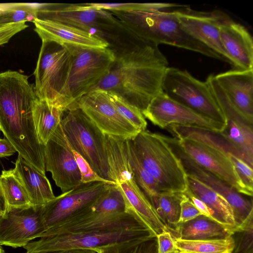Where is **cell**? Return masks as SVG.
Here are the masks:
<instances>
[{
  "mask_svg": "<svg viewBox=\"0 0 253 253\" xmlns=\"http://www.w3.org/2000/svg\"><path fill=\"white\" fill-rule=\"evenodd\" d=\"M7 211V206L0 185V220Z\"/></svg>",
  "mask_w": 253,
  "mask_h": 253,
  "instance_id": "obj_45",
  "label": "cell"
},
{
  "mask_svg": "<svg viewBox=\"0 0 253 253\" xmlns=\"http://www.w3.org/2000/svg\"><path fill=\"white\" fill-rule=\"evenodd\" d=\"M28 27L24 21L0 25V45L8 42L13 36Z\"/></svg>",
  "mask_w": 253,
  "mask_h": 253,
  "instance_id": "obj_39",
  "label": "cell"
},
{
  "mask_svg": "<svg viewBox=\"0 0 253 253\" xmlns=\"http://www.w3.org/2000/svg\"><path fill=\"white\" fill-rule=\"evenodd\" d=\"M187 175L188 190L212 211L213 219L233 232L236 227L232 209L226 200L197 179Z\"/></svg>",
  "mask_w": 253,
  "mask_h": 253,
  "instance_id": "obj_25",
  "label": "cell"
},
{
  "mask_svg": "<svg viewBox=\"0 0 253 253\" xmlns=\"http://www.w3.org/2000/svg\"><path fill=\"white\" fill-rule=\"evenodd\" d=\"M184 193L163 192L150 200L162 221L173 238L179 224L180 203Z\"/></svg>",
  "mask_w": 253,
  "mask_h": 253,
  "instance_id": "obj_29",
  "label": "cell"
},
{
  "mask_svg": "<svg viewBox=\"0 0 253 253\" xmlns=\"http://www.w3.org/2000/svg\"><path fill=\"white\" fill-rule=\"evenodd\" d=\"M41 3H0V25L20 22H33L37 18Z\"/></svg>",
  "mask_w": 253,
  "mask_h": 253,
  "instance_id": "obj_33",
  "label": "cell"
},
{
  "mask_svg": "<svg viewBox=\"0 0 253 253\" xmlns=\"http://www.w3.org/2000/svg\"><path fill=\"white\" fill-rule=\"evenodd\" d=\"M110 185L102 182L82 183L62 193L41 208L44 231L78 215L92 205ZM114 185V184H113Z\"/></svg>",
  "mask_w": 253,
  "mask_h": 253,
  "instance_id": "obj_12",
  "label": "cell"
},
{
  "mask_svg": "<svg viewBox=\"0 0 253 253\" xmlns=\"http://www.w3.org/2000/svg\"><path fill=\"white\" fill-rule=\"evenodd\" d=\"M64 111L45 100L38 99L33 116L37 134L40 143L45 145L60 124Z\"/></svg>",
  "mask_w": 253,
  "mask_h": 253,
  "instance_id": "obj_28",
  "label": "cell"
},
{
  "mask_svg": "<svg viewBox=\"0 0 253 253\" xmlns=\"http://www.w3.org/2000/svg\"><path fill=\"white\" fill-rule=\"evenodd\" d=\"M174 239L179 253H231L234 247L231 236L223 239L211 240Z\"/></svg>",
  "mask_w": 253,
  "mask_h": 253,
  "instance_id": "obj_31",
  "label": "cell"
},
{
  "mask_svg": "<svg viewBox=\"0 0 253 253\" xmlns=\"http://www.w3.org/2000/svg\"><path fill=\"white\" fill-rule=\"evenodd\" d=\"M144 168L156 180L160 192H185L187 175L178 158L160 134L146 129L130 139Z\"/></svg>",
  "mask_w": 253,
  "mask_h": 253,
  "instance_id": "obj_4",
  "label": "cell"
},
{
  "mask_svg": "<svg viewBox=\"0 0 253 253\" xmlns=\"http://www.w3.org/2000/svg\"><path fill=\"white\" fill-rule=\"evenodd\" d=\"M60 125L71 149L80 154L99 176L112 181L104 146V134L99 129L78 107L69 110Z\"/></svg>",
  "mask_w": 253,
  "mask_h": 253,
  "instance_id": "obj_8",
  "label": "cell"
},
{
  "mask_svg": "<svg viewBox=\"0 0 253 253\" xmlns=\"http://www.w3.org/2000/svg\"><path fill=\"white\" fill-rule=\"evenodd\" d=\"M65 46L73 56L64 98L66 111L74 108L77 102L93 90L106 76L114 62L115 55L109 47Z\"/></svg>",
  "mask_w": 253,
  "mask_h": 253,
  "instance_id": "obj_7",
  "label": "cell"
},
{
  "mask_svg": "<svg viewBox=\"0 0 253 253\" xmlns=\"http://www.w3.org/2000/svg\"><path fill=\"white\" fill-rule=\"evenodd\" d=\"M237 174L246 188L251 192H253V168L242 160L232 155L229 156Z\"/></svg>",
  "mask_w": 253,
  "mask_h": 253,
  "instance_id": "obj_38",
  "label": "cell"
},
{
  "mask_svg": "<svg viewBox=\"0 0 253 253\" xmlns=\"http://www.w3.org/2000/svg\"><path fill=\"white\" fill-rule=\"evenodd\" d=\"M15 152L16 150L6 138H0V157L10 156Z\"/></svg>",
  "mask_w": 253,
  "mask_h": 253,
  "instance_id": "obj_43",
  "label": "cell"
},
{
  "mask_svg": "<svg viewBox=\"0 0 253 253\" xmlns=\"http://www.w3.org/2000/svg\"><path fill=\"white\" fill-rule=\"evenodd\" d=\"M37 18L58 22L84 31L113 48L123 41L126 29L111 12L86 3H41Z\"/></svg>",
  "mask_w": 253,
  "mask_h": 253,
  "instance_id": "obj_5",
  "label": "cell"
},
{
  "mask_svg": "<svg viewBox=\"0 0 253 253\" xmlns=\"http://www.w3.org/2000/svg\"><path fill=\"white\" fill-rule=\"evenodd\" d=\"M219 35L232 65L236 69H253V41L248 30L226 14L219 26Z\"/></svg>",
  "mask_w": 253,
  "mask_h": 253,
  "instance_id": "obj_19",
  "label": "cell"
},
{
  "mask_svg": "<svg viewBox=\"0 0 253 253\" xmlns=\"http://www.w3.org/2000/svg\"><path fill=\"white\" fill-rule=\"evenodd\" d=\"M168 127L178 139H188L203 143L228 156L237 157L253 168V157L230 141L221 131L175 125Z\"/></svg>",
  "mask_w": 253,
  "mask_h": 253,
  "instance_id": "obj_22",
  "label": "cell"
},
{
  "mask_svg": "<svg viewBox=\"0 0 253 253\" xmlns=\"http://www.w3.org/2000/svg\"><path fill=\"white\" fill-rule=\"evenodd\" d=\"M45 170L49 171L62 193L82 184L81 176L73 150L67 141L60 124L44 145Z\"/></svg>",
  "mask_w": 253,
  "mask_h": 253,
  "instance_id": "obj_15",
  "label": "cell"
},
{
  "mask_svg": "<svg viewBox=\"0 0 253 253\" xmlns=\"http://www.w3.org/2000/svg\"><path fill=\"white\" fill-rule=\"evenodd\" d=\"M76 107L80 108L104 134L131 139L140 131L119 113L106 91L92 90L77 102Z\"/></svg>",
  "mask_w": 253,
  "mask_h": 253,
  "instance_id": "obj_13",
  "label": "cell"
},
{
  "mask_svg": "<svg viewBox=\"0 0 253 253\" xmlns=\"http://www.w3.org/2000/svg\"><path fill=\"white\" fill-rule=\"evenodd\" d=\"M126 139L104 134L109 172L116 184L134 179L127 152Z\"/></svg>",
  "mask_w": 253,
  "mask_h": 253,
  "instance_id": "obj_26",
  "label": "cell"
},
{
  "mask_svg": "<svg viewBox=\"0 0 253 253\" xmlns=\"http://www.w3.org/2000/svg\"><path fill=\"white\" fill-rule=\"evenodd\" d=\"M162 91L170 98L216 122L226 125V118L206 82L186 70L168 67Z\"/></svg>",
  "mask_w": 253,
  "mask_h": 253,
  "instance_id": "obj_9",
  "label": "cell"
},
{
  "mask_svg": "<svg viewBox=\"0 0 253 253\" xmlns=\"http://www.w3.org/2000/svg\"><path fill=\"white\" fill-rule=\"evenodd\" d=\"M108 93L118 111L126 120L140 131L146 130L147 123L140 110L116 94L111 92Z\"/></svg>",
  "mask_w": 253,
  "mask_h": 253,
  "instance_id": "obj_35",
  "label": "cell"
},
{
  "mask_svg": "<svg viewBox=\"0 0 253 253\" xmlns=\"http://www.w3.org/2000/svg\"><path fill=\"white\" fill-rule=\"evenodd\" d=\"M214 77L236 108L253 122V69H235Z\"/></svg>",
  "mask_w": 253,
  "mask_h": 253,
  "instance_id": "obj_20",
  "label": "cell"
},
{
  "mask_svg": "<svg viewBox=\"0 0 253 253\" xmlns=\"http://www.w3.org/2000/svg\"><path fill=\"white\" fill-rule=\"evenodd\" d=\"M35 31L42 42L92 48L109 47L104 40L78 28L48 20L36 18Z\"/></svg>",
  "mask_w": 253,
  "mask_h": 253,
  "instance_id": "obj_21",
  "label": "cell"
},
{
  "mask_svg": "<svg viewBox=\"0 0 253 253\" xmlns=\"http://www.w3.org/2000/svg\"><path fill=\"white\" fill-rule=\"evenodd\" d=\"M97 253H158L156 236L126 240L99 248Z\"/></svg>",
  "mask_w": 253,
  "mask_h": 253,
  "instance_id": "obj_34",
  "label": "cell"
},
{
  "mask_svg": "<svg viewBox=\"0 0 253 253\" xmlns=\"http://www.w3.org/2000/svg\"><path fill=\"white\" fill-rule=\"evenodd\" d=\"M184 193L191 201L202 214L212 218L213 213L204 202L194 195L188 189Z\"/></svg>",
  "mask_w": 253,
  "mask_h": 253,
  "instance_id": "obj_42",
  "label": "cell"
},
{
  "mask_svg": "<svg viewBox=\"0 0 253 253\" xmlns=\"http://www.w3.org/2000/svg\"><path fill=\"white\" fill-rule=\"evenodd\" d=\"M173 3L150 2L141 10L110 11L137 37L159 45L165 44L225 61L220 55L193 37L183 28Z\"/></svg>",
  "mask_w": 253,
  "mask_h": 253,
  "instance_id": "obj_3",
  "label": "cell"
},
{
  "mask_svg": "<svg viewBox=\"0 0 253 253\" xmlns=\"http://www.w3.org/2000/svg\"><path fill=\"white\" fill-rule=\"evenodd\" d=\"M179 253V252L178 251V250H177L176 251L174 252V253Z\"/></svg>",
  "mask_w": 253,
  "mask_h": 253,
  "instance_id": "obj_47",
  "label": "cell"
},
{
  "mask_svg": "<svg viewBox=\"0 0 253 253\" xmlns=\"http://www.w3.org/2000/svg\"><path fill=\"white\" fill-rule=\"evenodd\" d=\"M142 113L145 118L162 128L175 125L221 132L226 126L170 98L162 91L152 99Z\"/></svg>",
  "mask_w": 253,
  "mask_h": 253,
  "instance_id": "obj_14",
  "label": "cell"
},
{
  "mask_svg": "<svg viewBox=\"0 0 253 253\" xmlns=\"http://www.w3.org/2000/svg\"><path fill=\"white\" fill-rule=\"evenodd\" d=\"M232 232L212 218L201 214L189 221L179 223L174 238L188 240L226 238Z\"/></svg>",
  "mask_w": 253,
  "mask_h": 253,
  "instance_id": "obj_27",
  "label": "cell"
},
{
  "mask_svg": "<svg viewBox=\"0 0 253 253\" xmlns=\"http://www.w3.org/2000/svg\"><path fill=\"white\" fill-rule=\"evenodd\" d=\"M201 214L191 201L184 194L180 203L179 222L189 221Z\"/></svg>",
  "mask_w": 253,
  "mask_h": 253,
  "instance_id": "obj_40",
  "label": "cell"
},
{
  "mask_svg": "<svg viewBox=\"0 0 253 253\" xmlns=\"http://www.w3.org/2000/svg\"><path fill=\"white\" fill-rule=\"evenodd\" d=\"M73 61L65 45L42 42L34 75V88L39 99L66 111L64 98Z\"/></svg>",
  "mask_w": 253,
  "mask_h": 253,
  "instance_id": "obj_6",
  "label": "cell"
},
{
  "mask_svg": "<svg viewBox=\"0 0 253 253\" xmlns=\"http://www.w3.org/2000/svg\"><path fill=\"white\" fill-rule=\"evenodd\" d=\"M73 152L80 172L82 183L102 182L109 184H116L114 181L104 179L99 176L80 154L74 150Z\"/></svg>",
  "mask_w": 253,
  "mask_h": 253,
  "instance_id": "obj_37",
  "label": "cell"
},
{
  "mask_svg": "<svg viewBox=\"0 0 253 253\" xmlns=\"http://www.w3.org/2000/svg\"><path fill=\"white\" fill-rule=\"evenodd\" d=\"M158 46L143 40L113 51L115 59L108 74L93 90L115 93L142 112L162 91L169 67Z\"/></svg>",
  "mask_w": 253,
  "mask_h": 253,
  "instance_id": "obj_1",
  "label": "cell"
},
{
  "mask_svg": "<svg viewBox=\"0 0 253 253\" xmlns=\"http://www.w3.org/2000/svg\"><path fill=\"white\" fill-rule=\"evenodd\" d=\"M155 236L156 234L149 228L84 230L42 237L23 248L28 253L70 249L95 250L116 243Z\"/></svg>",
  "mask_w": 253,
  "mask_h": 253,
  "instance_id": "obj_10",
  "label": "cell"
},
{
  "mask_svg": "<svg viewBox=\"0 0 253 253\" xmlns=\"http://www.w3.org/2000/svg\"><path fill=\"white\" fill-rule=\"evenodd\" d=\"M160 136L180 160L187 175L197 179L226 200L232 209L236 228L253 219L252 199L246 198L225 181L196 164L182 150L177 138L161 134Z\"/></svg>",
  "mask_w": 253,
  "mask_h": 253,
  "instance_id": "obj_11",
  "label": "cell"
},
{
  "mask_svg": "<svg viewBox=\"0 0 253 253\" xmlns=\"http://www.w3.org/2000/svg\"><path fill=\"white\" fill-rule=\"evenodd\" d=\"M0 185L6 202L7 210L32 206L25 188L13 169L2 170L0 175Z\"/></svg>",
  "mask_w": 253,
  "mask_h": 253,
  "instance_id": "obj_30",
  "label": "cell"
},
{
  "mask_svg": "<svg viewBox=\"0 0 253 253\" xmlns=\"http://www.w3.org/2000/svg\"><path fill=\"white\" fill-rule=\"evenodd\" d=\"M176 13L180 24L187 32L232 65L219 35V26L226 14L218 10L199 11L186 6L176 8Z\"/></svg>",
  "mask_w": 253,
  "mask_h": 253,
  "instance_id": "obj_18",
  "label": "cell"
},
{
  "mask_svg": "<svg viewBox=\"0 0 253 253\" xmlns=\"http://www.w3.org/2000/svg\"><path fill=\"white\" fill-rule=\"evenodd\" d=\"M41 207L8 210L0 220V245L24 247L31 241L40 238L44 232Z\"/></svg>",
  "mask_w": 253,
  "mask_h": 253,
  "instance_id": "obj_16",
  "label": "cell"
},
{
  "mask_svg": "<svg viewBox=\"0 0 253 253\" xmlns=\"http://www.w3.org/2000/svg\"><path fill=\"white\" fill-rule=\"evenodd\" d=\"M116 185L124 195L129 210L140 217L156 236L169 232L135 179Z\"/></svg>",
  "mask_w": 253,
  "mask_h": 253,
  "instance_id": "obj_24",
  "label": "cell"
},
{
  "mask_svg": "<svg viewBox=\"0 0 253 253\" xmlns=\"http://www.w3.org/2000/svg\"><path fill=\"white\" fill-rule=\"evenodd\" d=\"M178 139V138H177ZM183 152L196 164L248 197L253 196L239 178L229 156L203 143L178 139Z\"/></svg>",
  "mask_w": 253,
  "mask_h": 253,
  "instance_id": "obj_17",
  "label": "cell"
},
{
  "mask_svg": "<svg viewBox=\"0 0 253 253\" xmlns=\"http://www.w3.org/2000/svg\"><path fill=\"white\" fill-rule=\"evenodd\" d=\"M126 143L128 158L135 181L150 201L160 193L158 185L155 179L139 161L130 139H126Z\"/></svg>",
  "mask_w": 253,
  "mask_h": 253,
  "instance_id": "obj_32",
  "label": "cell"
},
{
  "mask_svg": "<svg viewBox=\"0 0 253 253\" xmlns=\"http://www.w3.org/2000/svg\"><path fill=\"white\" fill-rule=\"evenodd\" d=\"M28 79L15 71L0 73V130L18 156L45 175L44 145L39 140L33 116L39 98Z\"/></svg>",
  "mask_w": 253,
  "mask_h": 253,
  "instance_id": "obj_2",
  "label": "cell"
},
{
  "mask_svg": "<svg viewBox=\"0 0 253 253\" xmlns=\"http://www.w3.org/2000/svg\"><path fill=\"white\" fill-rule=\"evenodd\" d=\"M13 171L25 188L32 207H41L55 198L45 175L20 156Z\"/></svg>",
  "mask_w": 253,
  "mask_h": 253,
  "instance_id": "obj_23",
  "label": "cell"
},
{
  "mask_svg": "<svg viewBox=\"0 0 253 253\" xmlns=\"http://www.w3.org/2000/svg\"><path fill=\"white\" fill-rule=\"evenodd\" d=\"M25 253H97L94 250L86 249H61Z\"/></svg>",
  "mask_w": 253,
  "mask_h": 253,
  "instance_id": "obj_44",
  "label": "cell"
},
{
  "mask_svg": "<svg viewBox=\"0 0 253 253\" xmlns=\"http://www.w3.org/2000/svg\"><path fill=\"white\" fill-rule=\"evenodd\" d=\"M0 253H5L1 245H0Z\"/></svg>",
  "mask_w": 253,
  "mask_h": 253,
  "instance_id": "obj_46",
  "label": "cell"
},
{
  "mask_svg": "<svg viewBox=\"0 0 253 253\" xmlns=\"http://www.w3.org/2000/svg\"><path fill=\"white\" fill-rule=\"evenodd\" d=\"M234 247L231 253H253V219L232 233Z\"/></svg>",
  "mask_w": 253,
  "mask_h": 253,
  "instance_id": "obj_36",
  "label": "cell"
},
{
  "mask_svg": "<svg viewBox=\"0 0 253 253\" xmlns=\"http://www.w3.org/2000/svg\"><path fill=\"white\" fill-rule=\"evenodd\" d=\"M158 253H173L177 250L174 239L168 231L163 232L156 236Z\"/></svg>",
  "mask_w": 253,
  "mask_h": 253,
  "instance_id": "obj_41",
  "label": "cell"
}]
</instances>
